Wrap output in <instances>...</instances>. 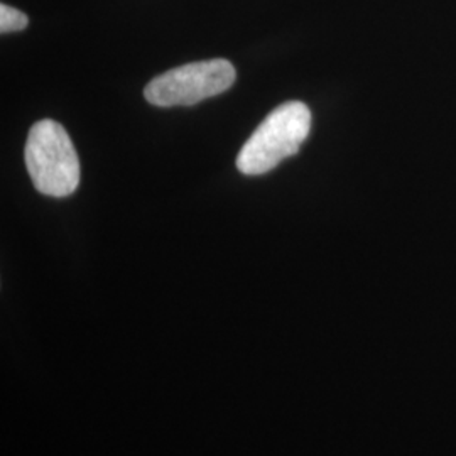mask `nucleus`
<instances>
[{
	"label": "nucleus",
	"mask_w": 456,
	"mask_h": 456,
	"mask_svg": "<svg viewBox=\"0 0 456 456\" xmlns=\"http://www.w3.org/2000/svg\"><path fill=\"white\" fill-rule=\"evenodd\" d=\"M28 22H29V19L24 12L17 11L11 5H5V4L0 5V31L2 33L22 31V29H26Z\"/></svg>",
	"instance_id": "obj_4"
},
{
	"label": "nucleus",
	"mask_w": 456,
	"mask_h": 456,
	"mask_svg": "<svg viewBox=\"0 0 456 456\" xmlns=\"http://www.w3.org/2000/svg\"><path fill=\"white\" fill-rule=\"evenodd\" d=\"M310 109L303 102H286L265 117L237 156V167L248 176L269 173L294 156L308 139Z\"/></svg>",
	"instance_id": "obj_1"
},
{
	"label": "nucleus",
	"mask_w": 456,
	"mask_h": 456,
	"mask_svg": "<svg viewBox=\"0 0 456 456\" xmlns=\"http://www.w3.org/2000/svg\"><path fill=\"white\" fill-rule=\"evenodd\" d=\"M26 166L39 193L63 198L75 193L80 183V163L73 142L54 120L34 124L24 149Z\"/></svg>",
	"instance_id": "obj_2"
},
{
	"label": "nucleus",
	"mask_w": 456,
	"mask_h": 456,
	"mask_svg": "<svg viewBox=\"0 0 456 456\" xmlns=\"http://www.w3.org/2000/svg\"><path fill=\"white\" fill-rule=\"evenodd\" d=\"M233 65L216 58L169 69L149 83L144 97L158 107L195 105L205 98L216 97L235 82Z\"/></svg>",
	"instance_id": "obj_3"
}]
</instances>
